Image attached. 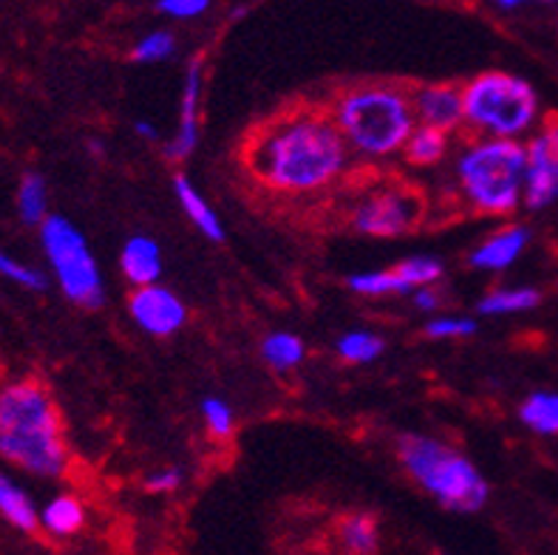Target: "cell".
<instances>
[{
	"mask_svg": "<svg viewBox=\"0 0 558 555\" xmlns=\"http://www.w3.org/2000/svg\"><path fill=\"white\" fill-rule=\"evenodd\" d=\"M0 459L37 479L69 471L63 420L49 388L37 379L0 386Z\"/></svg>",
	"mask_w": 558,
	"mask_h": 555,
	"instance_id": "1",
	"label": "cell"
},
{
	"mask_svg": "<svg viewBox=\"0 0 558 555\" xmlns=\"http://www.w3.org/2000/svg\"><path fill=\"white\" fill-rule=\"evenodd\" d=\"M258 177L283 193L326 188L347 168V140L320 117H295L269 131L253 156Z\"/></svg>",
	"mask_w": 558,
	"mask_h": 555,
	"instance_id": "2",
	"label": "cell"
},
{
	"mask_svg": "<svg viewBox=\"0 0 558 555\" xmlns=\"http://www.w3.org/2000/svg\"><path fill=\"white\" fill-rule=\"evenodd\" d=\"M397 454H400V462L409 476L448 510L476 514L488 505L490 487L480 468L448 443L409 434L400 436Z\"/></svg>",
	"mask_w": 558,
	"mask_h": 555,
	"instance_id": "3",
	"label": "cell"
},
{
	"mask_svg": "<svg viewBox=\"0 0 558 555\" xmlns=\"http://www.w3.org/2000/svg\"><path fill=\"white\" fill-rule=\"evenodd\" d=\"M414 102L397 88L372 85L347 94L335 108V125L363 156H389L405 148L414 134Z\"/></svg>",
	"mask_w": 558,
	"mask_h": 555,
	"instance_id": "4",
	"label": "cell"
},
{
	"mask_svg": "<svg viewBox=\"0 0 558 555\" xmlns=\"http://www.w3.org/2000/svg\"><path fill=\"white\" fill-rule=\"evenodd\" d=\"M524 173H527V148L517 140L476 142L457 162L462 193L480 213L508 216L524 202Z\"/></svg>",
	"mask_w": 558,
	"mask_h": 555,
	"instance_id": "5",
	"label": "cell"
},
{
	"mask_svg": "<svg viewBox=\"0 0 558 555\" xmlns=\"http://www.w3.org/2000/svg\"><path fill=\"white\" fill-rule=\"evenodd\" d=\"M465 122L488 136L519 140L536 125L538 97L527 80L508 71H485L462 88Z\"/></svg>",
	"mask_w": 558,
	"mask_h": 555,
	"instance_id": "6",
	"label": "cell"
},
{
	"mask_svg": "<svg viewBox=\"0 0 558 555\" xmlns=\"http://www.w3.org/2000/svg\"><path fill=\"white\" fill-rule=\"evenodd\" d=\"M40 246L57 287L71 303L83 310H99L106 303V281L99 264L74 221L49 213V218L40 225Z\"/></svg>",
	"mask_w": 558,
	"mask_h": 555,
	"instance_id": "7",
	"label": "cell"
},
{
	"mask_svg": "<svg viewBox=\"0 0 558 555\" xmlns=\"http://www.w3.org/2000/svg\"><path fill=\"white\" fill-rule=\"evenodd\" d=\"M558 202V120H547L527 145L524 207L545 210Z\"/></svg>",
	"mask_w": 558,
	"mask_h": 555,
	"instance_id": "8",
	"label": "cell"
},
{
	"mask_svg": "<svg viewBox=\"0 0 558 555\" xmlns=\"http://www.w3.org/2000/svg\"><path fill=\"white\" fill-rule=\"evenodd\" d=\"M420 218V198L409 190H380L354 210V227L377 239L403 236Z\"/></svg>",
	"mask_w": 558,
	"mask_h": 555,
	"instance_id": "9",
	"label": "cell"
},
{
	"mask_svg": "<svg viewBox=\"0 0 558 555\" xmlns=\"http://www.w3.org/2000/svg\"><path fill=\"white\" fill-rule=\"evenodd\" d=\"M131 317L136 321L142 331H148L154 338H170L177 335L179 329L187 321V310L184 303L179 301L177 292H170L168 287H159V283H145V287H136V292L131 295Z\"/></svg>",
	"mask_w": 558,
	"mask_h": 555,
	"instance_id": "10",
	"label": "cell"
},
{
	"mask_svg": "<svg viewBox=\"0 0 558 555\" xmlns=\"http://www.w3.org/2000/svg\"><path fill=\"white\" fill-rule=\"evenodd\" d=\"M198 106H202V57H196L187 69L184 77V92H182V108H179V128L177 136L170 140L165 148L168 159L182 162L196 150L198 142Z\"/></svg>",
	"mask_w": 558,
	"mask_h": 555,
	"instance_id": "11",
	"label": "cell"
},
{
	"mask_svg": "<svg viewBox=\"0 0 558 555\" xmlns=\"http://www.w3.org/2000/svg\"><path fill=\"white\" fill-rule=\"evenodd\" d=\"M411 102L423 125L453 131L465 120V94L457 85H423Z\"/></svg>",
	"mask_w": 558,
	"mask_h": 555,
	"instance_id": "12",
	"label": "cell"
},
{
	"mask_svg": "<svg viewBox=\"0 0 558 555\" xmlns=\"http://www.w3.org/2000/svg\"><path fill=\"white\" fill-rule=\"evenodd\" d=\"M531 241V230L522 225L505 227V230L494 232L488 241H482L471 253V267L488 269V273H499L508 269L510 264H517L519 255L524 253V246Z\"/></svg>",
	"mask_w": 558,
	"mask_h": 555,
	"instance_id": "13",
	"label": "cell"
},
{
	"mask_svg": "<svg viewBox=\"0 0 558 555\" xmlns=\"http://www.w3.org/2000/svg\"><path fill=\"white\" fill-rule=\"evenodd\" d=\"M120 269L134 287L156 283L162 275V253L150 236H131L120 253Z\"/></svg>",
	"mask_w": 558,
	"mask_h": 555,
	"instance_id": "14",
	"label": "cell"
},
{
	"mask_svg": "<svg viewBox=\"0 0 558 555\" xmlns=\"http://www.w3.org/2000/svg\"><path fill=\"white\" fill-rule=\"evenodd\" d=\"M85 528V505L71 493H57L40 510V530L51 539H71Z\"/></svg>",
	"mask_w": 558,
	"mask_h": 555,
	"instance_id": "15",
	"label": "cell"
},
{
	"mask_svg": "<svg viewBox=\"0 0 558 555\" xmlns=\"http://www.w3.org/2000/svg\"><path fill=\"white\" fill-rule=\"evenodd\" d=\"M0 519L21 533L40 530V510L35 507L32 496L3 471H0Z\"/></svg>",
	"mask_w": 558,
	"mask_h": 555,
	"instance_id": "16",
	"label": "cell"
},
{
	"mask_svg": "<svg viewBox=\"0 0 558 555\" xmlns=\"http://www.w3.org/2000/svg\"><path fill=\"white\" fill-rule=\"evenodd\" d=\"M173 188H177V198H179V204H182V210L187 213V218H191L193 225L205 232L210 241H225V227H221V218L216 216V210H213L210 204L205 202V196H202V193L193 188L191 179L177 177L173 179Z\"/></svg>",
	"mask_w": 558,
	"mask_h": 555,
	"instance_id": "17",
	"label": "cell"
},
{
	"mask_svg": "<svg viewBox=\"0 0 558 555\" xmlns=\"http://www.w3.org/2000/svg\"><path fill=\"white\" fill-rule=\"evenodd\" d=\"M17 216L23 225L40 227L49 218V188L40 173H26L17 188Z\"/></svg>",
	"mask_w": 558,
	"mask_h": 555,
	"instance_id": "18",
	"label": "cell"
},
{
	"mask_svg": "<svg viewBox=\"0 0 558 555\" xmlns=\"http://www.w3.org/2000/svg\"><path fill=\"white\" fill-rule=\"evenodd\" d=\"M519 420L542 436L558 434V394L536 391L519 408Z\"/></svg>",
	"mask_w": 558,
	"mask_h": 555,
	"instance_id": "19",
	"label": "cell"
},
{
	"mask_svg": "<svg viewBox=\"0 0 558 555\" xmlns=\"http://www.w3.org/2000/svg\"><path fill=\"white\" fill-rule=\"evenodd\" d=\"M542 295L531 287H517V289H496L490 295L480 301V312L488 317L496 315H517V312L536 310Z\"/></svg>",
	"mask_w": 558,
	"mask_h": 555,
	"instance_id": "20",
	"label": "cell"
},
{
	"mask_svg": "<svg viewBox=\"0 0 558 555\" xmlns=\"http://www.w3.org/2000/svg\"><path fill=\"white\" fill-rule=\"evenodd\" d=\"M448 150V131L434 125L414 128V134L405 142V156L411 165H434Z\"/></svg>",
	"mask_w": 558,
	"mask_h": 555,
	"instance_id": "21",
	"label": "cell"
},
{
	"mask_svg": "<svg viewBox=\"0 0 558 555\" xmlns=\"http://www.w3.org/2000/svg\"><path fill=\"white\" fill-rule=\"evenodd\" d=\"M349 289L357 295H411L414 289L400 278L397 269H380V273H357L349 278Z\"/></svg>",
	"mask_w": 558,
	"mask_h": 555,
	"instance_id": "22",
	"label": "cell"
},
{
	"mask_svg": "<svg viewBox=\"0 0 558 555\" xmlns=\"http://www.w3.org/2000/svg\"><path fill=\"white\" fill-rule=\"evenodd\" d=\"M262 354L272 369L290 372V369H295L304 360V340L292 335V331H276V335H269L264 340Z\"/></svg>",
	"mask_w": 558,
	"mask_h": 555,
	"instance_id": "23",
	"label": "cell"
},
{
	"mask_svg": "<svg viewBox=\"0 0 558 555\" xmlns=\"http://www.w3.org/2000/svg\"><path fill=\"white\" fill-rule=\"evenodd\" d=\"M340 539H343V547L349 553L368 555L377 553L380 547V533H377V521L372 516H349L343 524H340Z\"/></svg>",
	"mask_w": 558,
	"mask_h": 555,
	"instance_id": "24",
	"label": "cell"
},
{
	"mask_svg": "<svg viewBox=\"0 0 558 555\" xmlns=\"http://www.w3.org/2000/svg\"><path fill=\"white\" fill-rule=\"evenodd\" d=\"M338 354L347 363H372L383 354V340L372 331H349L338 340Z\"/></svg>",
	"mask_w": 558,
	"mask_h": 555,
	"instance_id": "25",
	"label": "cell"
},
{
	"mask_svg": "<svg viewBox=\"0 0 558 555\" xmlns=\"http://www.w3.org/2000/svg\"><path fill=\"white\" fill-rule=\"evenodd\" d=\"M0 278H7V281L17 283L23 289H32V292H43V289L49 287V278L40 273V269L28 267L23 261L12 258L7 250H0Z\"/></svg>",
	"mask_w": 558,
	"mask_h": 555,
	"instance_id": "26",
	"label": "cell"
},
{
	"mask_svg": "<svg viewBox=\"0 0 558 555\" xmlns=\"http://www.w3.org/2000/svg\"><path fill=\"white\" fill-rule=\"evenodd\" d=\"M397 273L409 283L411 289L432 287L434 281L442 278V264L437 258H428V255H420V258H409L403 264H397Z\"/></svg>",
	"mask_w": 558,
	"mask_h": 555,
	"instance_id": "27",
	"label": "cell"
},
{
	"mask_svg": "<svg viewBox=\"0 0 558 555\" xmlns=\"http://www.w3.org/2000/svg\"><path fill=\"white\" fill-rule=\"evenodd\" d=\"M173 49H177L173 35L159 28V32H150V35H145L136 43L134 60L136 63H162V60H168V57L173 55Z\"/></svg>",
	"mask_w": 558,
	"mask_h": 555,
	"instance_id": "28",
	"label": "cell"
},
{
	"mask_svg": "<svg viewBox=\"0 0 558 555\" xmlns=\"http://www.w3.org/2000/svg\"><path fill=\"white\" fill-rule=\"evenodd\" d=\"M202 417H205V425L213 436L227 439V436L233 434V408L227 406L225 400H219V397H207L202 402Z\"/></svg>",
	"mask_w": 558,
	"mask_h": 555,
	"instance_id": "29",
	"label": "cell"
},
{
	"mask_svg": "<svg viewBox=\"0 0 558 555\" xmlns=\"http://www.w3.org/2000/svg\"><path fill=\"white\" fill-rule=\"evenodd\" d=\"M428 338H471L476 335V321L471 317H439L425 326Z\"/></svg>",
	"mask_w": 558,
	"mask_h": 555,
	"instance_id": "30",
	"label": "cell"
},
{
	"mask_svg": "<svg viewBox=\"0 0 558 555\" xmlns=\"http://www.w3.org/2000/svg\"><path fill=\"white\" fill-rule=\"evenodd\" d=\"M210 9V0H159V12L177 17V21H191Z\"/></svg>",
	"mask_w": 558,
	"mask_h": 555,
	"instance_id": "31",
	"label": "cell"
},
{
	"mask_svg": "<svg viewBox=\"0 0 558 555\" xmlns=\"http://www.w3.org/2000/svg\"><path fill=\"white\" fill-rule=\"evenodd\" d=\"M179 485H182V471H177V468H168V471H159L145 479V487L150 493H173L179 491Z\"/></svg>",
	"mask_w": 558,
	"mask_h": 555,
	"instance_id": "32",
	"label": "cell"
},
{
	"mask_svg": "<svg viewBox=\"0 0 558 555\" xmlns=\"http://www.w3.org/2000/svg\"><path fill=\"white\" fill-rule=\"evenodd\" d=\"M411 295H414V303H417V310H423V312H434L439 306L437 292H432V289H428V287L414 289Z\"/></svg>",
	"mask_w": 558,
	"mask_h": 555,
	"instance_id": "33",
	"label": "cell"
},
{
	"mask_svg": "<svg viewBox=\"0 0 558 555\" xmlns=\"http://www.w3.org/2000/svg\"><path fill=\"white\" fill-rule=\"evenodd\" d=\"M502 9H519L524 3H558V0H496Z\"/></svg>",
	"mask_w": 558,
	"mask_h": 555,
	"instance_id": "34",
	"label": "cell"
},
{
	"mask_svg": "<svg viewBox=\"0 0 558 555\" xmlns=\"http://www.w3.org/2000/svg\"><path fill=\"white\" fill-rule=\"evenodd\" d=\"M134 131L140 136H148V140H159V131H156V128L150 125V122H136Z\"/></svg>",
	"mask_w": 558,
	"mask_h": 555,
	"instance_id": "35",
	"label": "cell"
}]
</instances>
